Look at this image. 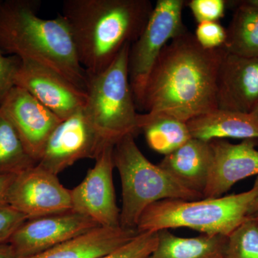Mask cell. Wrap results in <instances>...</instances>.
<instances>
[{"instance_id":"13","label":"cell","mask_w":258,"mask_h":258,"mask_svg":"<svg viewBox=\"0 0 258 258\" xmlns=\"http://www.w3.org/2000/svg\"><path fill=\"white\" fill-rule=\"evenodd\" d=\"M15 86L26 90L62 120L83 109L87 99L86 91L60 74L26 59H22Z\"/></svg>"},{"instance_id":"15","label":"cell","mask_w":258,"mask_h":258,"mask_svg":"<svg viewBox=\"0 0 258 258\" xmlns=\"http://www.w3.org/2000/svg\"><path fill=\"white\" fill-rule=\"evenodd\" d=\"M210 142L213 162L204 198H220L241 180L258 176V139H244L236 144L225 139Z\"/></svg>"},{"instance_id":"19","label":"cell","mask_w":258,"mask_h":258,"mask_svg":"<svg viewBox=\"0 0 258 258\" xmlns=\"http://www.w3.org/2000/svg\"><path fill=\"white\" fill-rule=\"evenodd\" d=\"M156 249L148 258H225L227 237L203 235L181 237L167 230L158 231Z\"/></svg>"},{"instance_id":"27","label":"cell","mask_w":258,"mask_h":258,"mask_svg":"<svg viewBox=\"0 0 258 258\" xmlns=\"http://www.w3.org/2000/svg\"><path fill=\"white\" fill-rule=\"evenodd\" d=\"M21 62L22 59L18 56H5L0 52V107L15 86V78Z\"/></svg>"},{"instance_id":"28","label":"cell","mask_w":258,"mask_h":258,"mask_svg":"<svg viewBox=\"0 0 258 258\" xmlns=\"http://www.w3.org/2000/svg\"><path fill=\"white\" fill-rule=\"evenodd\" d=\"M28 220L23 214L11 208L0 209V244L8 242L18 227Z\"/></svg>"},{"instance_id":"16","label":"cell","mask_w":258,"mask_h":258,"mask_svg":"<svg viewBox=\"0 0 258 258\" xmlns=\"http://www.w3.org/2000/svg\"><path fill=\"white\" fill-rule=\"evenodd\" d=\"M212 162L213 151L210 142L191 138L164 156L158 165L183 187L203 195Z\"/></svg>"},{"instance_id":"31","label":"cell","mask_w":258,"mask_h":258,"mask_svg":"<svg viewBox=\"0 0 258 258\" xmlns=\"http://www.w3.org/2000/svg\"><path fill=\"white\" fill-rule=\"evenodd\" d=\"M247 217H258V198L256 199L255 201L249 209Z\"/></svg>"},{"instance_id":"7","label":"cell","mask_w":258,"mask_h":258,"mask_svg":"<svg viewBox=\"0 0 258 258\" xmlns=\"http://www.w3.org/2000/svg\"><path fill=\"white\" fill-rule=\"evenodd\" d=\"M184 0H158L147 26L131 45L128 58L129 82L136 106L142 108L148 80L164 47L186 31L182 20Z\"/></svg>"},{"instance_id":"10","label":"cell","mask_w":258,"mask_h":258,"mask_svg":"<svg viewBox=\"0 0 258 258\" xmlns=\"http://www.w3.org/2000/svg\"><path fill=\"white\" fill-rule=\"evenodd\" d=\"M8 205L28 220L73 210L71 190L37 164L15 176Z\"/></svg>"},{"instance_id":"20","label":"cell","mask_w":258,"mask_h":258,"mask_svg":"<svg viewBox=\"0 0 258 258\" xmlns=\"http://www.w3.org/2000/svg\"><path fill=\"white\" fill-rule=\"evenodd\" d=\"M137 125L149 147L164 156L191 139L186 122L164 113H139Z\"/></svg>"},{"instance_id":"33","label":"cell","mask_w":258,"mask_h":258,"mask_svg":"<svg viewBox=\"0 0 258 258\" xmlns=\"http://www.w3.org/2000/svg\"><path fill=\"white\" fill-rule=\"evenodd\" d=\"M252 113L258 119V104L257 105V106L254 108V109L253 110V111L252 112Z\"/></svg>"},{"instance_id":"26","label":"cell","mask_w":258,"mask_h":258,"mask_svg":"<svg viewBox=\"0 0 258 258\" xmlns=\"http://www.w3.org/2000/svg\"><path fill=\"white\" fill-rule=\"evenodd\" d=\"M195 37L203 48H220L225 42L226 29L219 22H204L198 24Z\"/></svg>"},{"instance_id":"32","label":"cell","mask_w":258,"mask_h":258,"mask_svg":"<svg viewBox=\"0 0 258 258\" xmlns=\"http://www.w3.org/2000/svg\"><path fill=\"white\" fill-rule=\"evenodd\" d=\"M246 1L249 5H253V6L258 8V0H246Z\"/></svg>"},{"instance_id":"2","label":"cell","mask_w":258,"mask_h":258,"mask_svg":"<svg viewBox=\"0 0 258 258\" xmlns=\"http://www.w3.org/2000/svg\"><path fill=\"white\" fill-rule=\"evenodd\" d=\"M154 8L149 0H64L60 15L87 74H100L137 40Z\"/></svg>"},{"instance_id":"9","label":"cell","mask_w":258,"mask_h":258,"mask_svg":"<svg viewBox=\"0 0 258 258\" xmlns=\"http://www.w3.org/2000/svg\"><path fill=\"white\" fill-rule=\"evenodd\" d=\"M108 142L80 110L56 127L37 165L57 175L81 159H96Z\"/></svg>"},{"instance_id":"12","label":"cell","mask_w":258,"mask_h":258,"mask_svg":"<svg viewBox=\"0 0 258 258\" xmlns=\"http://www.w3.org/2000/svg\"><path fill=\"white\" fill-rule=\"evenodd\" d=\"M0 111L15 127L27 152L38 164L51 134L62 120L18 86L12 88Z\"/></svg>"},{"instance_id":"11","label":"cell","mask_w":258,"mask_h":258,"mask_svg":"<svg viewBox=\"0 0 258 258\" xmlns=\"http://www.w3.org/2000/svg\"><path fill=\"white\" fill-rule=\"evenodd\" d=\"M100 227L89 217L71 210L26 220L10 237L17 258H27Z\"/></svg>"},{"instance_id":"21","label":"cell","mask_w":258,"mask_h":258,"mask_svg":"<svg viewBox=\"0 0 258 258\" xmlns=\"http://www.w3.org/2000/svg\"><path fill=\"white\" fill-rule=\"evenodd\" d=\"M236 3L222 47L227 52L242 57H258V8L246 0Z\"/></svg>"},{"instance_id":"22","label":"cell","mask_w":258,"mask_h":258,"mask_svg":"<svg viewBox=\"0 0 258 258\" xmlns=\"http://www.w3.org/2000/svg\"><path fill=\"white\" fill-rule=\"evenodd\" d=\"M37 164L15 127L0 111V174H18Z\"/></svg>"},{"instance_id":"1","label":"cell","mask_w":258,"mask_h":258,"mask_svg":"<svg viewBox=\"0 0 258 258\" xmlns=\"http://www.w3.org/2000/svg\"><path fill=\"white\" fill-rule=\"evenodd\" d=\"M223 47L203 48L186 30L161 51L144 93L142 108L187 123L217 109L216 83Z\"/></svg>"},{"instance_id":"6","label":"cell","mask_w":258,"mask_h":258,"mask_svg":"<svg viewBox=\"0 0 258 258\" xmlns=\"http://www.w3.org/2000/svg\"><path fill=\"white\" fill-rule=\"evenodd\" d=\"M131 44L125 45L104 71L88 74L86 104L83 111L91 125L108 142L116 143L128 134L140 133L139 113L129 82Z\"/></svg>"},{"instance_id":"23","label":"cell","mask_w":258,"mask_h":258,"mask_svg":"<svg viewBox=\"0 0 258 258\" xmlns=\"http://www.w3.org/2000/svg\"><path fill=\"white\" fill-rule=\"evenodd\" d=\"M225 258H258V217H247L227 236Z\"/></svg>"},{"instance_id":"29","label":"cell","mask_w":258,"mask_h":258,"mask_svg":"<svg viewBox=\"0 0 258 258\" xmlns=\"http://www.w3.org/2000/svg\"><path fill=\"white\" fill-rule=\"evenodd\" d=\"M17 174H0V209L10 208L8 194Z\"/></svg>"},{"instance_id":"17","label":"cell","mask_w":258,"mask_h":258,"mask_svg":"<svg viewBox=\"0 0 258 258\" xmlns=\"http://www.w3.org/2000/svg\"><path fill=\"white\" fill-rule=\"evenodd\" d=\"M138 234L137 230L121 227L100 226L27 258H99L124 245Z\"/></svg>"},{"instance_id":"5","label":"cell","mask_w":258,"mask_h":258,"mask_svg":"<svg viewBox=\"0 0 258 258\" xmlns=\"http://www.w3.org/2000/svg\"><path fill=\"white\" fill-rule=\"evenodd\" d=\"M134 138L128 134L119 139L113 158L122 185L120 227L137 230L142 214L153 204L165 200L192 201L204 197L183 187L160 166L148 160Z\"/></svg>"},{"instance_id":"3","label":"cell","mask_w":258,"mask_h":258,"mask_svg":"<svg viewBox=\"0 0 258 258\" xmlns=\"http://www.w3.org/2000/svg\"><path fill=\"white\" fill-rule=\"evenodd\" d=\"M40 0H0V52L48 68L86 91L88 74L80 64L67 23L38 16Z\"/></svg>"},{"instance_id":"25","label":"cell","mask_w":258,"mask_h":258,"mask_svg":"<svg viewBox=\"0 0 258 258\" xmlns=\"http://www.w3.org/2000/svg\"><path fill=\"white\" fill-rule=\"evenodd\" d=\"M226 5L227 2L224 0H191L187 3L198 24L219 22L225 16Z\"/></svg>"},{"instance_id":"30","label":"cell","mask_w":258,"mask_h":258,"mask_svg":"<svg viewBox=\"0 0 258 258\" xmlns=\"http://www.w3.org/2000/svg\"><path fill=\"white\" fill-rule=\"evenodd\" d=\"M0 258H17L14 249L9 242L0 244Z\"/></svg>"},{"instance_id":"18","label":"cell","mask_w":258,"mask_h":258,"mask_svg":"<svg viewBox=\"0 0 258 258\" xmlns=\"http://www.w3.org/2000/svg\"><path fill=\"white\" fill-rule=\"evenodd\" d=\"M191 138L205 142L215 139H258V119L252 113L215 111L187 122Z\"/></svg>"},{"instance_id":"8","label":"cell","mask_w":258,"mask_h":258,"mask_svg":"<svg viewBox=\"0 0 258 258\" xmlns=\"http://www.w3.org/2000/svg\"><path fill=\"white\" fill-rule=\"evenodd\" d=\"M114 145L112 142L105 145L82 182L71 189L73 210L102 227H120V210L117 206L113 182Z\"/></svg>"},{"instance_id":"4","label":"cell","mask_w":258,"mask_h":258,"mask_svg":"<svg viewBox=\"0 0 258 258\" xmlns=\"http://www.w3.org/2000/svg\"><path fill=\"white\" fill-rule=\"evenodd\" d=\"M257 198L258 176L253 186L244 192L192 201L161 200L144 212L137 230L140 233L186 227L205 235L227 237L247 218Z\"/></svg>"},{"instance_id":"24","label":"cell","mask_w":258,"mask_h":258,"mask_svg":"<svg viewBox=\"0 0 258 258\" xmlns=\"http://www.w3.org/2000/svg\"><path fill=\"white\" fill-rule=\"evenodd\" d=\"M157 232H140L124 245L99 258H148L157 245Z\"/></svg>"},{"instance_id":"14","label":"cell","mask_w":258,"mask_h":258,"mask_svg":"<svg viewBox=\"0 0 258 258\" xmlns=\"http://www.w3.org/2000/svg\"><path fill=\"white\" fill-rule=\"evenodd\" d=\"M217 109L250 113L258 104V57L225 51L217 74Z\"/></svg>"}]
</instances>
